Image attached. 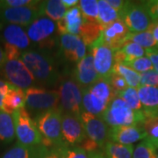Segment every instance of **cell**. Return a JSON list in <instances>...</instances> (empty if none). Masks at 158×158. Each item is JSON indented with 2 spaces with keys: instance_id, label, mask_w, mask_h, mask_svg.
<instances>
[{
  "instance_id": "cell-5",
  "label": "cell",
  "mask_w": 158,
  "mask_h": 158,
  "mask_svg": "<svg viewBox=\"0 0 158 158\" xmlns=\"http://www.w3.org/2000/svg\"><path fill=\"white\" fill-rule=\"evenodd\" d=\"M25 95L27 111L34 118L40 113L56 109L60 103L59 90L33 86L25 90Z\"/></svg>"
},
{
  "instance_id": "cell-9",
  "label": "cell",
  "mask_w": 158,
  "mask_h": 158,
  "mask_svg": "<svg viewBox=\"0 0 158 158\" xmlns=\"http://www.w3.org/2000/svg\"><path fill=\"white\" fill-rule=\"evenodd\" d=\"M130 33H141L147 31L153 23L142 2L127 1L124 9L118 13Z\"/></svg>"
},
{
  "instance_id": "cell-34",
  "label": "cell",
  "mask_w": 158,
  "mask_h": 158,
  "mask_svg": "<svg viewBox=\"0 0 158 158\" xmlns=\"http://www.w3.org/2000/svg\"><path fill=\"white\" fill-rule=\"evenodd\" d=\"M56 148L62 158H89L87 152L79 146H69L64 144Z\"/></svg>"
},
{
  "instance_id": "cell-26",
  "label": "cell",
  "mask_w": 158,
  "mask_h": 158,
  "mask_svg": "<svg viewBox=\"0 0 158 158\" xmlns=\"http://www.w3.org/2000/svg\"><path fill=\"white\" fill-rule=\"evenodd\" d=\"M103 149L106 158H132L135 148L133 145H122L108 141Z\"/></svg>"
},
{
  "instance_id": "cell-27",
  "label": "cell",
  "mask_w": 158,
  "mask_h": 158,
  "mask_svg": "<svg viewBox=\"0 0 158 158\" xmlns=\"http://www.w3.org/2000/svg\"><path fill=\"white\" fill-rule=\"evenodd\" d=\"M118 19H119L118 11H116L109 6L106 0H99L98 1V16L97 23L100 26L102 30Z\"/></svg>"
},
{
  "instance_id": "cell-29",
  "label": "cell",
  "mask_w": 158,
  "mask_h": 158,
  "mask_svg": "<svg viewBox=\"0 0 158 158\" xmlns=\"http://www.w3.org/2000/svg\"><path fill=\"white\" fill-rule=\"evenodd\" d=\"M77 7L86 21L97 23L98 16V1L81 0L79 1Z\"/></svg>"
},
{
  "instance_id": "cell-16",
  "label": "cell",
  "mask_w": 158,
  "mask_h": 158,
  "mask_svg": "<svg viewBox=\"0 0 158 158\" xmlns=\"http://www.w3.org/2000/svg\"><path fill=\"white\" fill-rule=\"evenodd\" d=\"M146 137L147 135L142 125L108 127V141L118 144L132 145L137 141L146 139Z\"/></svg>"
},
{
  "instance_id": "cell-40",
  "label": "cell",
  "mask_w": 158,
  "mask_h": 158,
  "mask_svg": "<svg viewBox=\"0 0 158 158\" xmlns=\"http://www.w3.org/2000/svg\"><path fill=\"white\" fill-rule=\"evenodd\" d=\"M36 158H62L56 148H47L43 145L37 146Z\"/></svg>"
},
{
  "instance_id": "cell-47",
  "label": "cell",
  "mask_w": 158,
  "mask_h": 158,
  "mask_svg": "<svg viewBox=\"0 0 158 158\" xmlns=\"http://www.w3.org/2000/svg\"><path fill=\"white\" fill-rule=\"evenodd\" d=\"M87 154H88V157L89 158H106L104 151L102 152L99 150H96V151L87 153Z\"/></svg>"
},
{
  "instance_id": "cell-31",
  "label": "cell",
  "mask_w": 158,
  "mask_h": 158,
  "mask_svg": "<svg viewBox=\"0 0 158 158\" xmlns=\"http://www.w3.org/2000/svg\"><path fill=\"white\" fill-rule=\"evenodd\" d=\"M116 95L120 97L129 106L130 108L133 111H135V113H143L142 106L141 104V100L139 98L137 89L128 87L127 90H123L121 92H118Z\"/></svg>"
},
{
  "instance_id": "cell-48",
  "label": "cell",
  "mask_w": 158,
  "mask_h": 158,
  "mask_svg": "<svg viewBox=\"0 0 158 158\" xmlns=\"http://www.w3.org/2000/svg\"><path fill=\"white\" fill-rule=\"evenodd\" d=\"M62 3L64 4V6H66L67 9H71L73 7L77 6L79 1L77 0H62Z\"/></svg>"
},
{
  "instance_id": "cell-11",
  "label": "cell",
  "mask_w": 158,
  "mask_h": 158,
  "mask_svg": "<svg viewBox=\"0 0 158 158\" xmlns=\"http://www.w3.org/2000/svg\"><path fill=\"white\" fill-rule=\"evenodd\" d=\"M38 6L0 9V25H18L27 27L41 17Z\"/></svg>"
},
{
  "instance_id": "cell-49",
  "label": "cell",
  "mask_w": 158,
  "mask_h": 158,
  "mask_svg": "<svg viewBox=\"0 0 158 158\" xmlns=\"http://www.w3.org/2000/svg\"><path fill=\"white\" fill-rule=\"evenodd\" d=\"M6 62V57L5 54V50L3 49V48L0 46V69L4 67L5 63Z\"/></svg>"
},
{
  "instance_id": "cell-15",
  "label": "cell",
  "mask_w": 158,
  "mask_h": 158,
  "mask_svg": "<svg viewBox=\"0 0 158 158\" xmlns=\"http://www.w3.org/2000/svg\"><path fill=\"white\" fill-rule=\"evenodd\" d=\"M60 55L69 62H77L86 56L87 47L79 35L62 34L59 39Z\"/></svg>"
},
{
  "instance_id": "cell-10",
  "label": "cell",
  "mask_w": 158,
  "mask_h": 158,
  "mask_svg": "<svg viewBox=\"0 0 158 158\" xmlns=\"http://www.w3.org/2000/svg\"><path fill=\"white\" fill-rule=\"evenodd\" d=\"M2 75L9 84L23 90L35 85L36 81L33 75L20 59L6 61L2 68Z\"/></svg>"
},
{
  "instance_id": "cell-21",
  "label": "cell",
  "mask_w": 158,
  "mask_h": 158,
  "mask_svg": "<svg viewBox=\"0 0 158 158\" xmlns=\"http://www.w3.org/2000/svg\"><path fill=\"white\" fill-rule=\"evenodd\" d=\"M137 90L146 118L158 116V87L140 86Z\"/></svg>"
},
{
  "instance_id": "cell-44",
  "label": "cell",
  "mask_w": 158,
  "mask_h": 158,
  "mask_svg": "<svg viewBox=\"0 0 158 158\" xmlns=\"http://www.w3.org/2000/svg\"><path fill=\"white\" fill-rule=\"evenodd\" d=\"M10 86H11V84L0 79V110L3 107V102L8 90L10 89Z\"/></svg>"
},
{
  "instance_id": "cell-35",
  "label": "cell",
  "mask_w": 158,
  "mask_h": 158,
  "mask_svg": "<svg viewBox=\"0 0 158 158\" xmlns=\"http://www.w3.org/2000/svg\"><path fill=\"white\" fill-rule=\"evenodd\" d=\"M142 127L146 132L148 139L149 141H154L158 140V116L147 118L143 122Z\"/></svg>"
},
{
  "instance_id": "cell-33",
  "label": "cell",
  "mask_w": 158,
  "mask_h": 158,
  "mask_svg": "<svg viewBox=\"0 0 158 158\" xmlns=\"http://www.w3.org/2000/svg\"><path fill=\"white\" fill-rule=\"evenodd\" d=\"M157 152V148L152 142L144 139L135 148L132 158H156Z\"/></svg>"
},
{
  "instance_id": "cell-22",
  "label": "cell",
  "mask_w": 158,
  "mask_h": 158,
  "mask_svg": "<svg viewBox=\"0 0 158 158\" xmlns=\"http://www.w3.org/2000/svg\"><path fill=\"white\" fill-rule=\"evenodd\" d=\"M25 106H26L25 90L11 85L10 89L4 99L3 107L1 110L7 113L12 114L18 110L25 108Z\"/></svg>"
},
{
  "instance_id": "cell-37",
  "label": "cell",
  "mask_w": 158,
  "mask_h": 158,
  "mask_svg": "<svg viewBox=\"0 0 158 158\" xmlns=\"http://www.w3.org/2000/svg\"><path fill=\"white\" fill-rule=\"evenodd\" d=\"M40 3V1H33V0H1L0 1V9L37 6Z\"/></svg>"
},
{
  "instance_id": "cell-20",
  "label": "cell",
  "mask_w": 158,
  "mask_h": 158,
  "mask_svg": "<svg viewBox=\"0 0 158 158\" xmlns=\"http://www.w3.org/2000/svg\"><path fill=\"white\" fill-rule=\"evenodd\" d=\"M85 20L81 11L77 6L69 9L65 16L61 20L57 21V33L62 34H73L79 35L83 25L85 23Z\"/></svg>"
},
{
  "instance_id": "cell-17",
  "label": "cell",
  "mask_w": 158,
  "mask_h": 158,
  "mask_svg": "<svg viewBox=\"0 0 158 158\" xmlns=\"http://www.w3.org/2000/svg\"><path fill=\"white\" fill-rule=\"evenodd\" d=\"M0 40L4 46H11L22 52L31 46L27 31L18 25H0Z\"/></svg>"
},
{
  "instance_id": "cell-43",
  "label": "cell",
  "mask_w": 158,
  "mask_h": 158,
  "mask_svg": "<svg viewBox=\"0 0 158 158\" xmlns=\"http://www.w3.org/2000/svg\"><path fill=\"white\" fill-rule=\"evenodd\" d=\"M79 147L82 148L87 153L96 151V150H98V148H99L98 145L97 144L96 142L94 141H92V140H90V139H89L88 137L79 145Z\"/></svg>"
},
{
  "instance_id": "cell-32",
  "label": "cell",
  "mask_w": 158,
  "mask_h": 158,
  "mask_svg": "<svg viewBox=\"0 0 158 158\" xmlns=\"http://www.w3.org/2000/svg\"><path fill=\"white\" fill-rule=\"evenodd\" d=\"M37 146L28 147L16 143L3 156L2 158H36Z\"/></svg>"
},
{
  "instance_id": "cell-51",
  "label": "cell",
  "mask_w": 158,
  "mask_h": 158,
  "mask_svg": "<svg viewBox=\"0 0 158 158\" xmlns=\"http://www.w3.org/2000/svg\"><path fill=\"white\" fill-rule=\"evenodd\" d=\"M156 158H158V152H157V155H156Z\"/></svg>"
},
{
  "instance_id": "cell-6",
  "label": "cell",
  "mask_w": 158,
  "mask_h": 158,
  "mask_svg": "<svg viewBox=\"0 0 158 158\" xmlns=\"http://www.w3.org/2000/svg\"><path fill=\"white\" fill-rule=\"evenodd\" d=\"M12 118L18 143L28 147L41 145L42 139L39 129L27 109L23 108L14 112L12 113Z\"/></svg>"
},
{
  "instance_id": "cell-50",
  "label": "cell",
  "mask_w": 158,
  "mask_h": 158,
  "mask_svg": "<svg viewBox=\"0 0 158 158\" xmlns=\"http://www.w3.org/2000/svg\"><path fill=\"white\" fill-rule=\"evenodd\" d=\"M152 143L154 144V146H155V147L156 148L158 149V140H157V141H154V142H152Z\"/></svg>"
},
{
  "instance_id": "cell-38",
  "label": "cell",
  "mask_w": 158,
  "mask_h": 158,
  "mask_svg": "<svg viewBox=\"0 0 158 158\" xmlns=\"http://www.w3.org/2000/svg\"><path fill=\"white\" fill-rule=\"evenodd\" d=\"M140 85L141 86L158 87V72L155 69H151L147 72L141 73Z\"/></svg>"
},
{
  "instance_id": "cell-41",
  "label": "cell",
  "mask_w": 158,
  "mask_h": 158,
  "mask_svg": "<svg viewBox=\"0 0 158 158\" xmlns=\"http://www.w3.org/2000/svg\"><path fill=\"white\" fill-rule=\"evenodd\" d=\"M143 5L145 6L149 18L152 23L158 21V0H149V1H143Z\"/></svg>"
},
{
  "instance_id": "cell-13",
  "label": "cell",
  "mask_w": 158,
  "mask_h": 158,
  "mask_svg": "<svg viewBox=\"0 0 158 158\" xmlns=\"http://www.w3.org/2000/svg\"><path fill=\"white\" fill-rule=\"evenodd\" d=\"M79 118L84 126L87 137L94 141L98 147L103 148L108 141V126L100 116L83 111Z\"/></svg>"
},
{
  "instance_id": "cell-18",
  "label": "cell",
  "mask_w": 158,
  "mask_h": 158,
  "mask_svg": "<svg viewBox=\"0 0 158 158\" xmlns=\"http://www.w3.org/2000/svg\"><path fill=\"white\" fill-rule=\"evenodd\" d=\"M129 34V30L124 22L121 19H118L102 30L100 39L104 44L115 52L127 42Z\"/></svg>"
},
{
  "instance_id": "cell-12",
  "label": "cell",
  "mask_w": 158,
  "mask_h": 158,
  "mask_svg": "<svg viewBox=\"0 0 158 158\" xmlns=\"http://www.w3.org/2000/svg\"><path fill=\"white\" fill-rule=\"evenodd\" d=\"M90 53L93 56L94 66L99 77L110 78L114 65V51L104 44L99 38L90 47Z\"/></svg>"
},
{
  "instance_id": "cell-42",
  "label": "cell",
  "mask_w": 158,
  "mask_h": 158,
  "mask_svg": "<svg viewBox=\"0 0 158 158\" xmlns=\"http://www.w3.org/2000/svg\"><path fill=\"white\" fill-rule=\"evenodd\" d=\"M145 52H146V56L148 57V59L152 63L154 69L158 72V48H154L145 49Z\"/></svg>"
},
{
  "instance_id": "cell-1",
  "label": "cell",
  "mask_w": 158,
  "mask_h": 158,
  "mask_svg": "<svg viewBox=\"0 0 158 158\" xmlns=\"http://www.w3.org/2000/svg\"><path fill=\"white\" fill-rule=\"evenodd\" d=\"M20 60L40 85L53 86L59 82L60 73L56 62L48 52L28 49L23 52Z\"/></svg>"
},
{
  "instance_id": "cell-45",
  "label": "cell",
  "mask_w": 158,
  "mask_h": 158,
  "mask_svg": "<svg viewBox=\"0 0 158 158\" xmlns=\"http://www.w3.org/2000/svg\"><path fill=\"white\" fill-rule=\"evenodd\" d=\"M106 2L109 6L116 11H118V13L124 9L126 5L127 4V1H124V0H106Z\"/></svg>"
},
{
  "instance_id": "cell-36",
  "label": "cell",
  "mask_w": 158,
  "mask_h": 158,
  "mask_svg": "<svg viewBox=\"0 0 158 158\" xmlns=\"http://www.w3.org/2000/svg\"><path fill=\"white\" fill-rule=\"evenodd\" d=\"M125 64L140 74L154 69L152 63L150 62V60L148 59V57L147 56L136 58L131 62H125Z\"/></svg>"
},
{
  "instance_id": "cell-2",
  "label": "cell",
  "mask_w": 158,
  "mask_h": 158,
  "mask_svg": "<svg viewBox=\"0 0 158 158\" xmlns=\"http://www.w3.org/2000/svg\"><path fill=\"white\" fill-rule=\"evenodd\" d=\"M115 95L108 79L99 78L95 84L83 89V111L101 117Z\"/></svg>"
},
{
  "instance_id": "cell-19",
  "label": "cell",
  "mask_w": 158,
  "mask_h": 158,
  "mask_svg": "<svg viewBox=\"0 0 158 158\" xmlns=\"http://www.w3.org/2000/svg\"><path fill=\"white\" fill-rule=\"evenodd\" d=\"M72 77L82 89L95 84L100 78L96 71L93 56L90 53L76 64L72 72Z\"/></svg>"
},
{
  "instance_id": "cell-30",
  "label": "cell",
  "mask_w": 158,
  "mask_h": 158,
  "mask_svg": "<svg viewBox=\"0 0 158 158\" xmlns=\"http://www.w3.org/2000/svg\"><path fill=\"white\" fill-rule=\"evenodd\" d=\"M128 41L134 42L146 49L156 48V42L149 29L141 33H130L127 36V42Z\"/></svg>"
},
{
  "instance_id": "cell-39",
  "label": "cell",
  "mask_w": 158,
  "mask_h": 158,
  "mask_svg": "<svg viewBox=\"0 0 158 158\" xmlns=\"http://www.w3.org/2000/svg\"><path fill=\"white\" fill-rule=\"evenodd\" d=\"M108 81H109V84L111 85L112 89L115 92V94L121 92L128 88V85L125 81V79L122 77L116 75V74L113 73V75L110 77V78L108 79Z\"/></svg>"
},
{
  "instance_id": "cell-4",
  "label": "cell",
  "mask_w": 158,
  "mask_h": 158,
  "mask_svg": "<svg viewBox=\"0 0 158 158\" xmlns=\"http://www.w3.org/2000/svg\"><path fill=\"white\" fill-rule=\"evenodd\" d=\"M101 118L109 127L142 125L146 119L144 113H138L133 111L118 95H115L113 98Z\"/></svg>"
},
{
  "instance_id": "cell-3",
  "label": "cell",
  "mask_w": 158,
  "mask_h": 158,
  "mask_svg": "<svg viewBox=\"0 0 158 158\" xmlns=\"http://www.w3.org/2000/svg\"><path fill=\"white\" fill-rule=\"evenodd\" d=\"M61 108L53 109L37 115L34 121L41 135V145L47 148H56L64 145L62 135Z\"/></svg>"
},
{
  "instance_id": "cell-14",
  "label": "cell",
  "mask_w": 158,
  "mask_h": 158,
  "mask_svg": "<svg viewBox=\"0 0 158 158\" xmlns=\"http://www.w3.org/2000/svg\"><path fill=\"white\" fill-rule=\"evenodd\" d=\"M62 135L64 143L69 146H79L85 141L87 135L79 116L62 113Z\"/></svg>"
},
{
  "instance_id": "cell-24",
  "label": "cell",
  "mask_w": 158,
  "mask_h": 158,
  "mask_svg": "<svg viewBox=\"0 0 158 158\" xmlns=\"http://www.w3.org/2000/svg\"><path fill=\"white\" fill-rule=\"evenodd\" d=\"M15 127L12 115L0 110V144H8L15 139Z\"/></svg>"
},
{
  "instance_id": "cell-23",
  "label": "cell",
  "mask_w": 158,
  "mask_h": 158,
  "mask_svg": "<svg viewBox=\"0 0 158 158\" xmlns=\"http://www.w3.org/2000/svg\"><path fill=\"white\" fill-rule=\"evenodd\" d=\"M38 8L41 17L47 16L53 21L61 20L68 11L66 6L62 3V0L40 1Z\"/></svg>"
},
{
  "instance_id": "cell-46",
  "label": "cell",
  "mask_w": 158,
  "mask_h": 158,
  "mask_svg": "<svg viewBox=\"0 0 158 158\" xmlns=\"http://www.w3.org/2000/svg\"><path fill=\"white\" fill-rule=\"evenodd\" d=\"M149 30L151 31L154 39L156 42V48H158V21L156 23H153L151 27H149Z\"/></svg>"
},
{
  "instance_id": "cell-28",
  "label": "cell",
  "mask_w": 158,
  "mask_h": 158,
  "mask_svg": "<svg viewBox=\"0 0 158 158\" xmlns=\"http://www.w3.org/2000/svg\"><path fill=\"white\" fill-rule=\"evenodd\" d=\"M102 28L98 23L85 21L81 28L79 36L84 40L86 47L90 48L95 41L100 38Z\"/></svg>"
},
{
  "instance_id": "cell-25",
  "label": "cell",
  "mask_w": 158,
  "mask_h": 158,
  "mask_svg": "<svg viewBox=\"0 0 158 158\" xmlns=\"http://www.w3.org/2000/svg\"><path fill=\"white\" fill-rule=\"evenodd\" d=\"M113 73L122 77L125 79V81L127 82L128 87L138 89L141 86V85H140L141 74L136 72L135 70H134L133 69L128 67L125 63L114 62Z\"/></svg>"
},
{
  "instance_id": "cell-7",
  "label": "cell",
  "mask_w": 158,
  "mask_h": 158,
  "mask_svg": "<svg viewBox=\"0 0 158 158\" xmlns=\"http://www.w3.org/2000/svg\"><path fill=\"white\" fill-rule=\"evenodd\" d=\"M59 94L62 113L80 116L83 112V89L73 77H67L61 81Z\"/></svg>"
},
{
  "instance_id": "cell-8",
  "label": "cell",
  "mask_w": 158,
  "mask_h": 158,
  "mask_svg": "<svg viewBox=\"0 0 158 158\" xmlns=\"http://www.w3.org/2000/svg\"><path fill=\"white\" fill-rule=\"evenodd\" d=\"M29 40L41 48H52L57 41L56 23L46 17H40L27 27Z\"/></svg>"
}]
</instances>
